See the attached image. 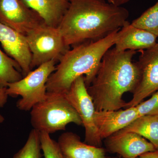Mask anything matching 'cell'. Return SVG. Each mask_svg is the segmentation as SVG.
<instances>
[{"mask_svg":"<svg viewBox=\"0 0 158 158\" xmlns=\"http://www.w3.org/2000/svg\"><path fill=\"white\" fill-rule=\"evenodd\" d=\"M33 129L50 135L65 131L67 125H83L81 119L65 94L47 92L45 98L33 106L31 112Z\"/></svg>","mask_w":158,"mask_h":158,"instance_id":"cell-4","label":"cell"},{"mask_svg":"<svg viewBox=\"0 0 158 158\" xmlns=\"http://www.w3.org/2000/svg\"><path fill=\"white\" fill-rule=\"evenodd\" d=\"M131 24L135 27L148 31L158 37V1Z\"/></svg>","mask_w":158,"mask_h":158,"instance_id":"cell-18","label":"cell"},{"mask_svg":"<svg viewBox=\"0 0 158 158\" xmlns=\"http://www.w3.org/2000/svg\"><path fill=\"white\" fill-rule=\"evenodd\" d=\"M32 55L31 69L59 59L69 49L58 27L45 24L35 28L25 35Z\"/></svg>","mask_w":158,"mask_h":158,"instance_id":"cell-6","label":"cell"},{"mask_svg":"<svg viewBox=\"0 0 158 158\" xmlns=\"http://www.w3.org/2000/svg\"><path fill=\"white\" fill-rule=\"evenodd\" d=\"M135 51L110 49L103 57L96 76L87 90L96 111H115L125 108L123 96L132 93L138 80L139 72L132 62Z\"/></svg>","mask_w":158,"mask_h":158,"instance_id":"cell-2","label":"cell"},{"mask_svg":"<svg viewBox=\"0 0 158 158\" xmlns=\"http://www.w3.org/2000/svg\"><path fill=\"white\" fill-rule=\"evenodd\" d=\"M117 1H119V2H121L127 3L129 2H130L131 0H117Z\"/></svg>","mask_w":158,"mask_h":158,"instance_id":"cell-25","label":"cell"},{"mask_svg":"<svg viewBox=\"0 0 158 158\" xmlns=\"http://www.w3.org/2000/svg\"><path fill=\"white\" fill-rule=\"evenodd\" d=\"M140 117L135 106L115 111H96L94 122L101 138H107Z\"/></svg>","mask_w":158,"mask_h":158,"instance_id":"cell-12","label":"cell"},{"mask_svg":"<svg viewBox=\"0 0 158 158\" xmlns=\"http://www.w3.org/2000/svg\"><path fill=\"white\" fill-rule=\"evenodd\" d=\"M4 120H5V118L4 116L0 113V123H2Z\"/></svg>","mask_w":158,"mask_h":158,"instance_id":"cell-24","label":"cell"},{"mask_svg":"<svg viewBox=\"0 0 158 158\" xmlns=\"http://www.w3.org/2000/svg\"><path fill=\"white\" fill-rule=\"evenodd\" d=\"M157 38L154 34L135 27L127 21L117 32L114 48L118 51L148 49L156 45Z\"/></svg>","mask_w":158,"mask_h":158,"instance_id":"cell-13","label":"cell"},{"mask_svg":"<svg viewBox=\"0 0 158 158\" xmlns=\"http://www.w3.org/2000/svg\"><path fill=\"white\" fill-rule=\"evenodd\" d=\"M57 142L64 158H106L104 148L82 142L75 133H63Z\"/></svg>","mask_w":158,"mask_h":158,"instance_id":"cell-14","label":"cell"},{"mask_svg":"<svg viewBox=\"0 0 158 158\" xmlns=\"http://www.w3.org/2000/svg\"><path fill=\"white\" fill-rule=\"evenodd\" d=\"M118 31L98 41L84 43L67 51L48 80L47 92L65 94L74 81L81 76L85 77L86 87H89L103 57L115 44Z\"/></svg>","mask_w":158,"mask_h":158,"instance_id":"cell-3","label":"cell"},{"mask_svg":"<svg viewBox=\"0 0 158 158\" xmlns=\"http://www.w3.org/2000/svg\"><path fill=\"white\" fill-rule=\"evenodd\" d=\"M139 80L133 91V97L126 108L134 107L158 90V42L151 48L142 51L136 62Z\"/></svg>","mask_w":158,"mask_h":158,"instance_id":"cell-8","label":"cell"},{"mask_svg":"<svg viewBox=\"0 0 158 158\" xmlns=\"http://www.w3.org/2000/svg\"><path fill=\"white\" fill-rule=\"evenodd\" d=\"M0 43L6 54L18 63L23 77L31 71L32 55L24 35L0 22Z\"/></svg>","mask_w":158,"mask_h":158,"instance_id":"cell-11","label":"cell"},{"mask_svg":"<svg viewBox=\"0 0 158 158\" xmlns=\"http://www.w3.org/2000/svg\"><path fill=\"white\" fill-rule=\"evenodd\" d=\"M135 106L140 116L158 115V90L153 94L149 99L141 102Z\"/></svg>","mask_w":158,"mask_h":158,"instance_id":"cell-21","label":"cell"},{"mask_svg":"<svg viewBox=\"0 0 158 158\" xmlns=\"http://www.w3.org/2000/svg\"><path fill=\"white\" fill-rule=\"evenodd\" d=\"M7 88H0V108H2L8 100V96L6 92Z\"/></svg>","mask_w":158,"mask_h":158,"instance_id":"cell-22","label":"cell"},{"mask_svg":"<svg viewBox=\"0 0 158 158\" xmlns=\"http://www.w3.org/2000/svg\"><path fill=\"white\" fill-rule=\"evenodd\" d=\"M123 130L148 139L158 150V115L140 116Z\"/></svg>","mask_w":158,"mask_h":158,"instance_id":"cell-16","label":"cell"},{"mask_svg":"<svg viewBox=\"0 0 158 158\" xmlns=\"http://www.w3.org/2000/svg\"><path fill=\"white\" fill-rule=\"evenodd\" d=\"M41 150L44 158H64L58 142L51 138L48 133L40 132Z\"/></svg>","mask_w":158,"mask_h":158,"instance_id":"cell-20","label":"cell"},{"mask_svg":"<svg viewBox=\"0 0 158 158\" xmlns=\"http://www.w3.org/2000/svg\"><path fill=\"white\" fill-rule=\"evenodd\" d=\"M42 18L47 25L58 27L67 11L70 0H22Z\"/></svg>","mask_w":158,"mask_h":158,"instance_id":"cell-15","label":"cell"},{"mask_svg":"<svg viewBox=\"0 0 158 158\" xmlns=\"http://www.w3.org/2000/svg\"><path fill=\"white\" fill-rule=\"evenodd\" d=\"M0 22L24 36L45 24L39 15L22 0H0Z\"/></svg>","mask_w":158,"mask_h":158,"instance_id":"cell-9","label":"cell"},{"mask_svg":"<svg viewBox=\"0 0 158 158\" xmlns=\"http://www.w3.org/2000/svg\"><path fill=\"white\" fill-rule=\"evenodd\" d=\"M41 150L40 132L33 129L23 147L12 158H41Z\"/></svg>","mask_w":158,"mask_h":158,"instance_id":"cell-19","label":"cell"},{"mask_svg":"<svg viewBox=\"0 0 158 158\" xmlns=\"http://www.w3.org/2000/svg\"><path fill=\"white\" fill-rule=\"evenodd\" d=\"M23 77L18 63L0 49V88H7L9 84L19 81Z\"/></svg>","mask_w":158,"mask_h":158,"instance_id":"cell-17","label":"cell"},{"mask_svg":"<svg viewBox=\"0 0 158 158\" xmlns=\"http://www.w3.org/2000/svg\"><path fill=\"white\" fill-rule=\"evenodd\" d=\"M65 96L76 110L85 128V143L102 147V139L94 122L96 110L92 99L85 85L84 76L79 77L72 84Z\"/></svg>","mask_w":158,"mask_h":158,"instance_id":"cell-7","label":"cell"},{"mask_svg":"<svg viewBox=\"0 0 158 158\" xmlns=\"http://www.w3.org/2000/svg\"><path fill=\"white\" fill-rule=\"evenodd\" d=\"M138 158H158V150L145 153L139 156Z\"/></svg>","mask_w":158,"mask_h":158,"instance_id":"cell-23","label":"cell"},{"mask_svg":"<svg viewBox=\"0 0 158 158\" xmlns=\"http://www.w3.org/2000/svg\"><path fill=\"white\" fill-rule=\"evenodd\" d=\"M129 16L127 9L106 0H70L58 28L70 47L98 41L119 31Z\"/></svg>","mask_w":158,"mask_h":158,"instance_id":"cell-1","label":"cell"},{"mask_svg":"<svg viewBox=\"0 0 158 158\" xmlns=\"http://www.w3.org/2000/svg\"><path fill=\"white\" fill-rule=\"evenodd\" d=\"M57 62L52 60L40 65L19 81L8 85L6 92L9 96L21 97L16 104L19 110L29 111L45 98L47 93V83L56 70Z\"/></svg>","mask_w":158,"mask_h":158,"instance_id":"cell-5","label":"cell"},{"mask_svg":"<svg viewBox=\"0 0 158 158\" xmlns=\"http://www.w3.org/2000/svg\"><path fill=\"white\" fill-rule=\"evenodd\" d=\"M106 139L109 152L118 154L123 158H138L143 154L156 150L154 146L142 136L123 129Z\"/></svg>","mask_w":158,"mask_h":158,"instance_id":"cell-10","label":"cell"}]
</instances>
